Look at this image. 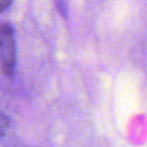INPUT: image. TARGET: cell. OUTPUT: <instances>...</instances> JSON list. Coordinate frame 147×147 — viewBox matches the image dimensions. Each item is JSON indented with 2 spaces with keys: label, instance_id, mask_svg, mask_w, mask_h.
Wrapping results in <instances>:
<instances>
[{
  "label": "cell",
  "instance_id": "obj_1",
  "mask_svg": "<svg viewBox=\"0 0 147 147\" xmlns=\"http://www.w3.org/2000/svg\"><path fill=\"white\" fill-rule=\"evenodd\" d=\"M1 63L6 76L13 77L15 74V40L14 31L9 23L1 25Z\"/></svg>",
  "mask_w": 147,
  "mask_h": 147
},
{
  "label": "cell",
  "instance_id": "obj_2",
  "mask_svg": "<svg viewBox=\"0 0 147 147\" xmlns=\"http://www.w3.org/2000/svg\"><path fill=\"white\" fill-rule=\"evenodd\" d=\"M55 5H56L59 11H60L64 17H67V16H68V3L64 2V1H56Z\"/></svg>",
  "mask_w": 147,
  "mask_h": 147
},
{
  "label": "cell",
  "instance_id": "obj_3",
  "mask_svg": "<svg viewBox=\"0 0 147 147\" xmlns=\"http://www.w3.org/2000/svg\"><path fill=\"white\" fill-rule=\"evenodd\" d=\"M10 5V1L9 0H0V9L1 11L6 9V7H8Z\"/></svg>",
  "mask_w": 147,
  "mask_h": 147
}]
</instances>
